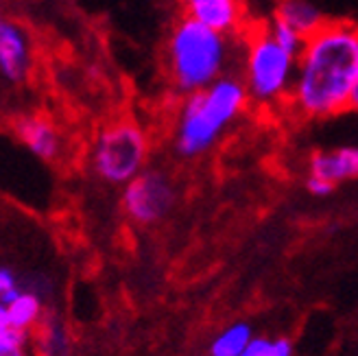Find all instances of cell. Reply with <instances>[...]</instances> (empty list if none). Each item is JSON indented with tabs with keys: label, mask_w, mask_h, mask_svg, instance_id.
Listing matches in <instances>:
<instances>
[{
	"label": "cell",
	"mask_w": 358,
	"mask_h": 356,
	"mask_svg": "<svg viewBox=\"0 0 358 356\" xmlns=\"http://www.w3.org/2000/svg\"><path fill=\"white\" fill-rule=\"evenodd\" d=\"M33 70V42L22 22L13 17L0 20V75L5 81L24 83Z\"/></svg>",
	"instance_id": "cell-8"
},
{
	"label": "cell",
	"mask_w": 358,
	"mask_h": 356,
	"mask_svg": "<svg viewBox=\"0 0 358 356\" xmlns=\"http://www.w3.org/2000/svg\"><path fill=\"white\" fill-rule=\"evenodd\" d=\"M9 129L20 145L42 162H57L64 142L57 124L38 112H24L11 118Z\"/></svg>",
	"instance_id": "cell-7"
},
{
	"label": "cell",
	"mask_w": 358,
	"mask_h": 356,
	"mask_svg": "<svg viewBox=\"0 0 358 356\" xmlns=\"http://www.w3.org/2000/svg\"><path fill=\"white\" fill-rule=\"evenodd\" d=\"M273 15L278 20L293 27L306 40L328 22L324 11H321L315 3H310V0H278Z\"/></svg>",
	"instance_id": "cell-12"
},
{
	"label": "cell",
	"mask_w": 358,
	"mask_h": 356,
	"mask_svg": "<svg viewBox=\"0 0 358 356\" xmlns=\"http://www.w3.org/2000/svg\"><path fill=\"white\" fill-rule=\"evenodd\" d=\"M166 75L182 94H194L225 77L229 62V35L208 29L182 15L169 31L164 46Z\"/></svg>",
	"instance_id": "cell-3"
},
{
	"label": "cell",
	"mask_w": 358,
	"mask_h": 356,
	"mask_svg": "<svg viewBox=\"0 0 358 356\" xmlns=\"http://www.w3.org/2000/svg\"><path fill=\"white\" fill-rule=\"evenodd\" d=\"M291 352H293V348H291L289 339H273L268 343L266 356H291Z\"/></svg>",
	"instance_id": "cell-19"
},
{
	"label": "cell",
	"mask_w": 358,
	"mask_h": 356,
	"mask_svg": "<svg viewBox=\"0 0 358 356\" xmlns=\"http://www.w3.org/2000/svg\"><path fill=\"white\" fill-rule=\"evenodd\" d=\"M44 301L38 295L22 291L13 301L0 306V326L33 332L44 319Z\"/></svg>",
	"instance_id": "cell-13"
},
{
	"label": "cell",
	"mask_w": 358,
	"mask_h": 356,
	"mask_svg": "<svg viewBox=\"0 0 358 356\" xmlns=\"http://www.w3.org/2000/svg\"><path fill=\"white\" fill-rule=\"evenodd\" d=\"M35 356H70L73 354V341L64 319L55 311H46L40 326L33 334Z\"/></svg>",
	"instance_id": "cell-11"
},
{
	"label": "cell",
	"mask_w": 358,
	"mask_h": 356,
	"mask_svg": "<svg viewBox=\"0 0 358 356\" xmlns=\"http://www.w3.org/2000/svg\"><path fill=\"white\" fill-rule=\"evenodd\" d=\"M252 341H254L252 328L243 322L231 324L212 341L210 356H241Z\"/></svg>",
	"instance_id": "cell-14"
},
{
	"label": "cell",
	"mask_w": 358,
	"mask_h": 356,
	"mask_svg": "<svg viewBox=\"0 0 358 356\" xmlns=\"http://www.w3.org/2000/svg\"><path fill=\"white\" fill-rule=\"evenodd\" d=\"M268 339H254L252 343H249V348L241 354V356H266L268 352Z\"/></svg>",
	"instance_id": "cell-20"
},
{
	"label": "cell",
	"mask_w": 358,
	"mask_h": 356,
	"mask_svg": "<svg viewBox=\"0 0 358 356\" xmlns=\"http://www.w3.org/2000/svg\"><path fill=\"white\" fill-rule=\"evenodd\" d=\"M356 83L358 24L328 20L299 52L289 101L303 118H330L352 110Z\"/></svg>",
	"instance_id": "cell-1"
},
{
	"label": "cell",
	"mask_w": 358,
	"mask_h": 356,
	"mask_svg": "<svg viewBox=\"0 0 358 356\" xmlns=\"http://www.w3.org/2000/svg\"><path fill=\"white\" fill-rule=\"evenodd\" d=\"M266 29H268V33H271V38H273L280 46H284L286 50H291L293 55L299 57V52H301L303 44H306V38H303L301 33H297L293 27H289L286 22L278 20L275 15H271V17L266 20Z\"/></svg>",
	"instance_id": "cell-15"
},
{
	"label": "cell",
	"mask_w": 358,
	"mask_h": 356,
	"mask_svg": "<svg viewBox=\"0 0 358 356\" xmlns=\"http://www.w3.org/2000/svg\"><path fill=\"white\" fill-rule=\"evenodd\" d=\"M149 157V138L134 120H114L96 134L92 169L103 182L127 186L142 173Z\"/></svg>",
	"instance_id": "cell-5"
},
{
	"label": "cell",
	"mask_w": 358,
	"mask_h": 356,
	"mask_svg": "<svg viewBox=\"0 0 358 356\" xmlns=\"http://www.w3.org/2000/svg\"><path fill=\"white\" fill-rule=\"evenodd\" d=\"M310 175L336 186L358 177V147H341L334 151H317L310 157Z\"/></svg>",
	"instance_id": "cell-10"
},
{
	"label": "cell",
	"mask_w": 358,
	"mask_h": 356,
	"mask_svg": "<svg viewBox=\"0 0 358 356\" xmlns=\"http://www.w3.org/2000/svg\"><path fill=\"white\" fill-rule=\"evenodd\" d=\"M352 110H358V83H356V90H354V97H352Z\"/></svg>",
	"instance_id": "cell-21"
},
{
	"label": "cell",
	"mask_w": 358,
	"mask_h": 356,
	"mask_svg": "<svg viewBox=\"0 0 358 356\" xmlns=\"http://www.w3.org/2000/svg\"><path fill=\"white\" fill-rule=\"evenodd\" d=\"M0 356H31V332L0 326Z\"/></svg>",
	"instance_id": "cell-16"
},
{
	"label": "cell",
	"mask_w": 358,
	"mask_h": 356,
	"mask_svg": "<svg viewBox=\"0 0 358 356\" xmlns=\"http://www.w3.org/2000/svg\"><path fill=\"white\" fill-rule=\"evenodd\" d=\"M249 101L243 79L225 75L206 90L188 94L175 120V149L184 157L206 153L234 122Z\"/></svg>",
	"instance_id": "cell-2"
},
{
	"label": "cell",
	"mask_w": 358,
	"mask_h": 356,
	"mask_svg": "<svg viewBox=\"0 0 358 356\" xmlns=\"http://www.w3.org/2000/svg\"><path fill=\"white\" fill-rule=\"evenodd\" d=\"M177 192L162 171H142L122 190V210L138 225H153L173 210Z\"/></svg>",
	"instance_id": "cell-6"
},
{
	"label": "cell",
	"mask_w": 358,
	"mask_h": 356,
	"mask_svg": "<svg viewBox=\"0 0 358 356\" xmlns=\"http://www.w3.org/2000/svg\"><path fill=\"white\" fill-rule=\"evenodd\" d=\"M306 188L310 194H315V197H328V194L334 190V186L326 180H321V177H315V175H308L306 180Z\"/></svg>",
	"instance_id": "cell-18"
},
{
	"label": "cell",
	"mask_w": 358,
	"mask_h": 356,
	"mask_svg": "<svg viewBox=\"0 0 358 356\" xmlns=\"http://www.w3.org/2000/svg\"><path fill=\"white\" fill-rule=\"evenodd\" d=\"M245 87L258 105H273L291 97L297 55L280 46L266 29V20L249 24L245 31Z\"/></svg>",
	"instance_id": "cell-4"
},
{
	"label": "cell",
	"mask_w": 358,
	"mask_h": 356,
	"mask_svg": "<svg viewBox=\"0 0 358 356\" xmlns=\"http://www.w3.org/2000/svg\"><path fill=\"white\" fill-rule=\"evenodd\" d=\"M179 5L186 17L223 35L243 33L249 27L243 0H179Z\"/></svg>",
	"instance_id": "cell-9"
},
{
	"label": "cell",
	"mask_w": 358,
	"mask_h": 356,
	"mask_svg": "<svg viewBox=\"0 0 358 356\" xmlns=\"http://www.w3.org/2000/svg\"><path fill=\"white\" fill-rule=\"evenodd\" d=\"M22 293V278L17 276L11 266H0V306L9 304Z\"/></svg>",
	"instance_id": "cell-17"
}]
</instances>
